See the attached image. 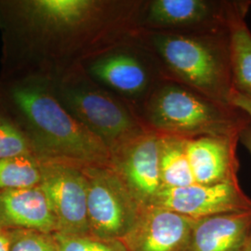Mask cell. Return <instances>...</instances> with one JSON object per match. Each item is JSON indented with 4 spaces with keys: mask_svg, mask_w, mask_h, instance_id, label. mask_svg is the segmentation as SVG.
<instances>
[{
    "mask_svg": "<svg viewBox=\"0 0 251 251\" xmlns=\"http://www.w3.org/2000/svg\"><path fill=\"white\" fill-rule=\"evenodd\" d=\"M142 0H0V78L60 79L134 38Z\"/></svg>",
    "mask_w": 251,
    "mask_h": 251,
    "instance_id": "cell-1",
    "label": "cell"
},
{
    "mask_svg": "<svg viewBox=\"0 0 251 251\" xmlns=\"http://www.w3.org/2000/svg\"><path fill=\"white\" fill-rule=\"evenodd\" d=\"M0 103L38 160L80 168L110 166L107 145L66 111L50 81L37 76L0 78Z\"/></svg>",
    "mask_w": 251,
    "mask_h": 251,
    "instance_id": "cell-2",
    "label": "cell"
},
{
    "mask_svg": "<svg viewBox=\"0 0 251 251\" xmlns=\"http://www.w3.org/2000/svg\"><path fill=\"white\" fill-rule=\"evenodd\" d=\"M134 37L152 54L166 80L177 82L219 103L233 106L229 25L198 33L139 29Z\"/></svg>",
    "mask_w": 251,
    "mask_h": 251,
    "instance_id": "cell-3",
    "label": "cell"
},
{
    "mask_svg": "<svg viewBox=\"0 0 251 251\" xmlns=\"http://www.w3.org/2000/svg\"><path fill=\"white\" fill-rule=\"evenodd\" d=\"M135 114L146 130L186 139L240 136L251 123L242 110L171 80L163 81Z\"/></svg>",
    "mask_w": 251,
    "mask_h": 251,
    "instance_id": "cell-4",
    "label": "cell"
},
{
    "mask_svg": "<svg viewBox=\"0 0 251 251\" xmlns=\"http://www.w3.org/2000/svg\"><path fill=\"white\" fill-rule=\"evenodd\" d=\"M51 84L55 96L66 111L100 138L109 150L145 129L134 111L93 80L84 67Z\"/></svg>",
    "mask_w": 251,
    "mask_h": 251,
    "instance_id": "cell-5",
    "label": "cell"
},
{
    "mask_svg": "<svg viewBox=\"0 0 251 251\" xmlns=\"http://www.w3.org/2000/svg\"><path fill=\"white\" fill-rule=\"evenodd\" d=\"M93 80L134 112L166 80L152 57L133 38L84 66Z\"/></svg>",
    "mask_w": 251,
    "mask_h": 251,
    "instance_id": "cell-6",
    "label": "cell"
},
{
    "mask_svg": "<svg viewBox=\"0 0 251 251\" xmlns=\"http://www.w3.org/2000/svg\"><path fill=\"white\" fill-rule=\"evenodd\" d=\"M88 180L90 234L123 240L139 221L144 206L109 167L83 168Z\"/></svg>",
    "mask_w": 251,
    "mask_h": 251,
    "instance_id": "cell-7",
    "label": "cell"
},
{
    "mask_svg": "<svg viewBox=\"0 0 251 251\" xmlns=\"http://www.w3.org/2000/svg\"><path fill=\"white\" fill-rule=\"evenodd\" d=\"M235 0H142L141 30L163 33L208 32L228 26Z\"/></svg>",
    "mask_w": 251,
    "mask_h": 251,
    "instance_id": "cell-8",
    "label": "cell"
},
{
    "mask_svg": "<svg viewBox=\"0 0 251 251\" xmlns=\"http://www.w3.org/2000/svg\"><path fill=\"white\" fill-rule=\"evenodd\" d=\"M39 186L55 217L58 228L56 233L90 234L88 180L83 168L42 162V179Z\"/></svg>",
    "mask_w": 251,
    "mask_h": 251,
    "instance_id": "cell-9",
    "label": "cell"
},
{
    "mask_svg": "<svg viewBox=\"0 0 251 251\" xmlns=\"http://www.w3.org/2000/svg\"><path fill=\"white\" fill-rule=\"evenodd\" d=\"M160 135L144 129L110 150V166L144 206H151L163 189Z\"/></svg>",
    "mask_w": 251,
    "mask_h": 251,
    "instance_id": "cell-10",
    "label": "cell"
},
{
    "mask_svg": "<svg viewBox=\"0 0 251 251\" xmlns=\"http://www.w3.org/2000/svg\"><path fill=\"white\" fill-rule=\"evenodd\" d=\"M151 206L198 220L251 211V199L244 193L239 181L213 185L194 183L185 187L162 189Z\"/></svg>",
    "mask_w": 251,
    "mask_h": 251,
    "instance_id": "cell-11",
    "label": "cell"
},
{
    "mask_svg": "<svg viewBox=\"0 0 251 251\" xmlns=\"http://www.w3.org/2000/svg\"><path fill=\"white\" fill-rule=\"evenodd\" d=\"M194 221L163 207L144 206L121 242L127 251H185Z\"/></svg>",
    "mask_w": 251,
    "mask_h": 251,
    "instance_id": "cell-12",
    "label": "cell"
},
{
    "mask_svg": "<svg viewBox=\"0 0 251 251\" xmlns=\"http://www.w3.org/2000/svg\"><path fill=\"white\" fill-rule=\"evenodd\" d=\"M238 135L187 139V153L196 183L213 185L237 182L240 168L236 154Z\"/></svg>",
    "mask_w": 251,
    "mask_h": 251,
    "instance_id": "cell-13",
    "label": "cell"
},
{
    "mask_svg": "<svg viewBox=\"0 0 251 251\" xmlns=\"http://www.w3.org/2000/svg\"><path fill=\"white\" fill-rule=\"evenodd\" d=\"M0 229L57 233L55 217L39 185L0 191Z\"/></svg>",
    "mask_w": 251,
    "mask_h": 251,
    "instance_id": "cell-14",
    "label": "cell"
},
{
    "mask_svg": "<svg viewBox=\"0 0 251 251\" xmlns=\"http://www.w3.org/2000/svg\"><path fill=\"white\" fill-rule=\"evenodd\" d=\"M251 231V211L195 220L185 251H239Z\"/></svg>",
    "mask_w": 251,
    "mask_h": 251,
    "instance_id": "cell-15",
    "label": "cell"
},
{
    "mask_svg": "<svg viewBox=\"0 0 251 251\" xmlns=\"http://www.w3.org/2000/svg\"><path fill=\"white\" fill-rule=\"evenodd\" d=\"M251 6V1L235 0L228 25L233 93L251 101V31L246 22Z\"/></svg>",
    "mask_w": 251,
    "mask_h": 251,
    "instance_id": "cell-16",
    "label": "cell"
},
{
    "mask_svg": "<svg viewBox=\"0 0 251 251\" xmlns=\"http://www.w3.org/2000/svg\"><path fill=\"white\" fill-rule=\"evenodd\" d=\"M159 168L163 189L196 183L189 162L186 138L160 135Z\"/></svg>",
    "mask_w": 251,
    "mask_h": 251,
    "instance_id": "cell-17",
    "label": "cell"
},
{
    "mask_svg": "<svg viewBox=\"0 0 251 251\" xmlns=\"http://www.w3.org/2000/svg\"><path fill=\"white\" fill-rule=\"evenodd\" d=\"M42 162L32 154L0 159V191L38 186Z\"/></svg>",
    "mask_w": 251,
    "mask_h": 251,
    "instance_id": "cell-18",
    "label": "cell"
},
{
    "mask_svg": "<svg viewBox=\"0 0 251 251\" xmlns=\"http://www.w3.org/2000/svg\"><path fill=\"white\" fill-rule=\"evenodd\" d=\"M25 154L34 155L25 137L0 103V159Z\"/></svg>",
    "mask_w": 251,
    "mask_h": 251,
    "instance_id": "cell-19",
    "label": "cell"
},
{
    "mask_svg": "<svg viewBox=\"0 0 251 251\" xmlns=\"http://www.w3.org/2000/svg\"><path fill=\"white\" fill-rule=\"evenodd\" d=\"M59 251H127L120 240H105L91 234L54 233Z\"/></svg>",
    "mask_w": 251,
    "mask_h": 251,
    "instance_id": "cell-20",
    "label": "cell"
},
{
    "mask_svg": "<svg viewBox=\"0 0 251 251\" xmlns=\"http://www.w3.org/2000/svg\"><path fill=\"white\" fill-rule=\"evenodd\" d=\"M9 251H59L54 233L35 230H10Z\"/></svg>",
    "mask_w": 251,
    "mask_h": 251,
    "instance_id": "cell-21",
    "label": "cell"
},
{
    "mask_svg": "<svg viewBox=\"0 0 251 251\" xmlns=\"http://www.w3.org/2000/svg\"><path fill=\"white\" fill-rule=\"evenodd\" d=\"M232 104L234 107L242 110L251 121V101L250 100L246 99L236 93H233L232 97Z\"/></svg>",
    "mask_w": 251,
    "mask_h": 251,
    "instance_id": "cell-22",
    "label": "cell"
},
{
    "mask_svg": "<svg viewBox=\"0 0 251 251\" xmlns=\"http://www.w3.org/2000/svg\"><path fill=\"white\" fill-rule=\"evenodd\" d=\"M239 142L242 143L243 145L248 149V151L251 154V123L246 128L243 129L239 137Z\"/></svg>",
    "mask_w": 251,
    "mask_h": 251,
    "instance_id": "cell-23",
    "label": "cell"
},
{
    "mask_svg": "<svg viewBox=\"0 0 251 251\" xmlns=\"http://www.w3.org/2000/svg\"><path fill=\"white\" fill-rule=\"evenodd\" d=\"M9 231L0 229V251H9Z\"/></svg>",
    "mask_w": 251,
    "mask_h": 251,
    "instance_id": "cell-24",
    "label": "cell"
},
{
    "mask_svg": "<svg viewBox=\"0 0 251 251\" xmlns=\"http://www.w3.org/2000/svg\"><path fill=\"white\" fill-rule=\"evenodd\" d=\"M239 251H251V231L250 234H249V236H248V238H247V240H246V242L244 243L241 250Z\"/></svg>",
    "mask_w": 251,
    "mask_h": 251,
    "instance_id": "cell-25",
    "label": "cell"
}]
</instances>
